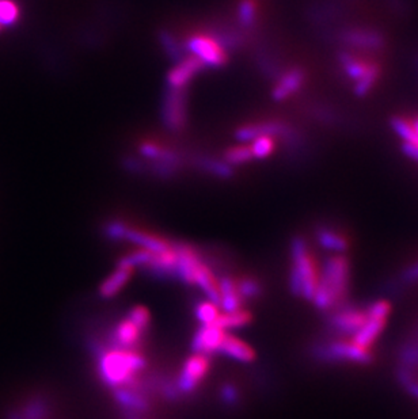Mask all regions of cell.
Listing matches in <instances>:
<instances>
[{
	"mask_svg": "<svg viewBox=\"0 0 418 419\" xmlns=\"http://www.w3.org/2000/svg\"><path fill=\"white\" fill-rule=\"evenodd\" d=\"M93 349L98 361L99 379L109 388L135 385L146 368V358L136 350L104 347L99 343Z\"/></svg>",
	"mask_w": 418,
	"mask_h": 419,
	"instance_id": "cell-1",
	"label": "cell"
},
{
	"mask_svg": "<svg viewBox=\"0 0 418 419\" xmlns=\"http://www.w3.org/2000/svg\"><path fill=\"white\" fill-rule=\"evenodd\" d=\"M352 282V265L346 254H332L321 270V280L312 303L323 313L348 303Z\"/></svg>",
	"mask_w": 418,
	"mask_h": 419,
	"instance_id": "cell-2",
	"label": "cell"
},
{
	"mask_svg": "<svg viewBox=\"0 0 418 419\" xmlns=\"http://www.w3.org/2000/svg\"><path fill=\"white\" fill-rule=\"evenodd\" d=\"M321 270L322 265L316 260L308 242L302 236L294 237L291 243V292L295 296L312 303L319 285Z\"/></svg>",
	"mask_w": 418,
	"mask_h": 419,
	"instance_id": "cell-3",
	"label": "cell"
},
{
	"mask_svg": "<svg viewBox=\"0 0 418 419\" xmlns=\"http://www.w3.org/2000/svg\"><path fill=\"white\" fill-rule=\"evenodd\" d=\"M312 355L327 364H348L367 367L375 362L374 349L364 347L348 337H333L316 343L312 349Z\"/></svg>",
	"mask_w": 418,
	"mask_h": 419,
	"instance_id": "cell-4",
	"label": "cell"
},
{
	"mask_svg": "<svg viewBox=\"0 0 418 419\" xmlns=\"http://www.w3.org/2000/svg\"><path fill=\"white\" fill-rule=\"evenodd\" d=\"M367 320V306L345 303L327 313V329L333 337H354Z\"/></svg>",
	"mask_w": 418,
	"mask_h": 419,
	"instance_id": "cell-5",
	"label": "cell"
},
{
	"mask_svg": "<svg viewBox=\"0 0 418 419\" xmlns=\"http://www.w3.org/2000/svg\"><path fill=\"white\" fill-rule=\"evenodd\" d=\"M391 312L392 305L386 299H378L367 305V320L360 331L352 338L364 347L374 349L388 324Z\"/></svg>",
	"mask_w": 418,
	"mask_h": 419,
	"instance_id": "cell-6",
	"label": "cell"
},
{
	"mask_svg": "<svg viewBox=\"0 0 418 419\" xmlns=\"http://www.w3.org/2000/svg\"><path fill=\"white\" fill-rule=\"evenodd\" d=\"M209 355L194 353L184 362L175 381L180 393H191L204 381L209 372Z\"/></svg>",
	"mask_w": 418,
	"mask_h": 419,
	"instance_id": "cell-7",
	"label": "cell"
},
{
	"mask_svg": "<svg viewBox=\"0 0 418 419\" xmlns=\"http://www.w3.org/2000/svg\"><path fill=\"white\" fill-rule=\"evenodd\" d=\"M340 39L348 48L356 52H380L386 46L384 35L372 28H349L341 32Z\"/></svg>",
	"mask_w": 418,
	"mask_h": 419,
	"instance_id": "cell-8",
	"label": "cell"
},
{
	"mask_svg": "<svg viewBox=\"0 0 418 419\" xmlns=\"http://www.w3.org/2000/svg\"><path fill=\"white\" fill-rule=\"evenodd\" d=\"M189 50L194 57L201 60L204 66L222 67L227 63V52L223 45L207 35H197L188 42Z\"/></svg>",
	"mask_w": 418,
	"mask_h": 419,
	"instance_id": "cell-9",
	"label": "cell"
},
{
	"mask_svg": "<svg viewBox=\"0 0 418 419\" xmlns=\"http://www.w3.org/2000/svg\"><path fill=\"white\" fill-rule=\"evenodd\" d=\"M177 251V269L175 277L182 280L188 285H194V278L202 260L196 249L187 243H174Z\"/></svg>",
	"mask_w": 418,
	"mask_h": 419,
	"instance_id": "cell-10",
	"label": "cell"
},
{
	"mask_svg": "<svg viewBox=\"0 0 418 419\" xmlns=\"http://www.w3.org/2000/svg\"><path fill=\"white\" fill-rule=\"evenodd\" d=\"M227 335V331L222 330L216 324H208V326H200V329L196 331L193 341H191V349L194 353L211 355L215 353H219L220 346Z\"/></svg>",
	"mask_w": 418,
	"mask_h": 419,
	"instance_id": "cell-11",
	"label": "cell"
},
{
	"mask_svg": "<svg viewBox=\"0 0 418 419\" xmlns=\"http://www.w3.org/2000/svg\"><path fill=\"white\" fill-rule=\"evenodd\" d=\"M164 121L173 130H181L187 122V97L182 90L170 88L164 101Z\"/></svg>",
	"mask_w": 418,
	"mask_h": 419,
	"instance_id": "cell-12",
	"label": "cell"
},
{
	"mask_svg": "<svg viewBox=\"0 0 418 419\" xmlns=\"http://www.w3.org/2000/svg\"><path fill=\"white\" fill-rule=\"evenodd\" d=\"M375 63L377 61L368 59L364 53L352 52V50H342L339 53L340 68L343 75L353 83H357L361 77H364Z\"/></svg>",
	"mask_w": 418,
	"mask_h": 419,
	"instance_id": "cell-13",
	"label": "cell"
},
{
	"mask_svg": "<svg viewBox=\"0 0 418 419\" xmlns=\"http://www.w3.org/2000/svg\"><path fill=\"white\" fill-rule=\"evenodd\" d=\"M315 237L322 249L333 254H346L350 247V239L348 233L339 227L319 226L315 231Z\"/></svg>",
	"mask_w": 418,
	"mask_h": 419,
	"instance_id": "cell-14",
	"label": "cell"
},
{
	"mask_svg": "<svg viewBox=\"0 0 418 419\" xmlns=\"http://www.w3.org/2000/svg\"><path fill=\"white\" fill-rule=\"evenodd\" d=\"M143 331L128 318H124L118 322L113 329L111 343L112 347L125 349V350H136V347L142 342Z\"/></svg>",
	"mask_w": 418,
	"mask_h": 419,
	"instance_id": "cell-15",
	"label": "cell"
},
{
	"mask_svg": "<svg viewBox=\"0 0 418 419\" xmlns=\"http://www.w3.org/2000/svg\"><path fill=\"white\" fill-rule=\"evenodd\" d=\"M115 402L129 413H144L150 409V402L142 392L139 384L129 387H121L114 389Z\"/></svg>",
	"mask_w": 418,
	"mask_h": 419,
	"instance_id": "cell-16",
	"label": "cell"
},
{
	"mask_svg": "<svg viewBox=\"0 0 418 419\" xmlns=\"http://www.w3.org/2000/svg\"><path fill=\"white\" fill-rule=\"evenodd\" d=\"M305 83V72L302 68H291L278 79L273 88L272 97L274 101L281 102L295 95Z\"/></svg>",
	"mask_w": 418,
	"mask_h": 419,
	"instance_id": "cell-17",
	"label": "cell"
},
{
	"mask_svg": "<svg viewBox=\"0 0 418 419\" xmlns=\"http://www.w3.org/2000/svg\"><path fill=\"white\" fill-rule=\"evenodd\" d=\"M204 67H205L204 63L194 56H189V57L184 59L169 72L167 81H169L170 88L182 90Z\"/></svg>",
	"mask_w": 418,
	"mask_h": 419,
	"instance_id": "cell-18",
	"label": "cell"
},
{
	"mask_svg": "<svg viewBox=\"0 0 418 419\" xmlns=\"http://www.w3.org/2000/svg\"><path fill=\"white\" fill-rule=\"evenodd\" d=\"M135 269L126 265H122L118 262V266L115 267L113 273L101 284L99 286V295L104 299H112L117 296L129 282V280L133 275Z\"/></svg>",
	"mask_w": 418,
	"mask_h": 419,
	"instance_id": "cell-19",
	"label": "cell"
},
{
	"mask_svg": "<svg viewBox=\"0 0 418 419\" xmlns=\"http://www.w3.org/2000/svg\"><path fill=\"white\" fill-rule=\"evenodd\" d=\"M219 353L226 355L228 358L236 360L243 364H250V362L256 361V358H257L256 350L249 343L245 342L243 340H239L231 334L226 335L225 341L220 346Z\"/></svg>",
	"mask_w": 418,
	"mask_h": 419,
	"instance_id": "cell-20",
	"label": "cell"
},
{
	"mask_svg": "<svg viewBox=\"0 0 418 419\" xmlns=\"http://www.w3.org/2000/svg\"><path fill=\"white\" fill-rule=\"evenodd\" d=\"M194 285H197L208 300L216 303H220V282L219 278L215 275V273L205 265L204 262L198 267L194 278Z\"/></svg>",
	"mask_w": 418,
	"mask_h": 419,
	"instance_id": "cell-21",
	"label": "cell"
},
{
	"mask_svg": "<svg viewBox=\"0 0 418 419\" xmlns=\"http://www.w3.org/2000/svg\"><path fill=\"white\" fill-rule=\"evenodd\" d=\"M220 282V303L222 312H232L243 308V298L238 289V284L231 277L219 278Z\"/></svg>",
	"mask_w": 418,
	"mask_h": 419,
	"instance_id": "cell-22",
	"label": "cell"
},
{
	"mask_svg": "<svg viewBox=\"0 0 418 419\" xmlns=\"http://www.w3.org/2000/svg\"><path fill=\"white\" fill-rule=\"evenodd\" d=\"M250 322H251V313L247 309L242 308V309L232 311V312H222L215 324L218 327H220L222 330L228 331V330L245 327Z\"/></svg>",
	"mask_w": 418,
	"mask_h": 419,
	"instance_id": "cell-23",
	"label": "cell"
},
{
	"mask_svg": "<svg viewBox=\"0 0 418 419\" xmlns=\"http://www.w3.org/2000/svg\"><path fill=\"white\" fill-rule=\"evenodd\" d=\"M392 130L403 140V143L418 144V135L413 125V119H409L403 115H394L390 121Z\"/></svg>",
	"mask_w": 418,
	"mask_h": 419,
	"instance_id": "cell-24",
	"label": "cell"
},
{
	"mask_svg": "<svg viewBox=\"0 0 418 419\" xmlns=\"http://www.w3.org/2000/svg\"><path fill=\"white\" fill-rule=\"evenodd\" d=\"M380 77H381V66L377 61L364 77L353 84L354 95L359 98L367 97L374 90V87L378 84Z\"/></svg>",
	"mask_w": 418,
	"mask_h": 419,
	"instance_id": "cell-25",
	"label": "cell"
},
{
	"mask_svg": "<svg viewBox=\"0 0 418 419\" xmlns=\"http://www.w3.org/2000/svg\"><path fill=\"white\" fill-rule=\"evenodd\" d=\"M222 313V309L220 306L211 302V300H202L200 303H197L196 305V309H194V315H196V319L200 322L201 326H208V324H215L219 315Z\"/></svg>",
	"mask_w": 418,
	"mask_h": 419,
	"instance_id": "cell-26",
	"label": "cell"
},
{
	"mask_svg": "<svg viewBox=\"0 0 418 419\" xmlns=\"http://www.w3.org/2000/svg\"><path fill=\"white\" fill-rule=\"evenodd\" d=\"M238 284V289L240 292V296L243 298V300H253L261 296L263 293V285L260 281H257L256 278L251 277H245L236 281Z\"/></svg>",
	"mask_w": 418,
	"mask_h": 419,
	"instance_id": "cell-27",
	"label": "cell"
},
{
	"mask_svg": "<svg viewBox=\"0 0 418 419\" xmlns=\"http://www.w3.org/2000/svg\"><path fill=\"white\" fill-rule=\"evenodd\" d=\"M126 318L133 322L143 333L150 327L151 323V313L147 306L144 305H135L129 309Z\"/></svg>",
	"mask_w": 418,
	"mask_h": 419,
	"instance_id": "cell-28",
	"label": "cell"
},
{
	"mask_svg": "<svg viewBox=\"0 0 418 419\" xmlns=\"http://www.w3.org/2000/svg\"><path fill=\"white\" fill-rule=\"evenodd\" d=\"M416 284H418V258L403 267L397 280V285L399 288L413 286Z\"/></svg>",
	"mask_w": 418,
	"mask_h": 419,
	"instance_id": "cell-29",
	"label": "cell"
},
{
	"mask_svg": "<svg viewBox=\"0 0 418 419\" xmlns=\"http://www.w3.org/2000/svg\"><path fill=\"white\" fill-rule=\"evenodd\" d=\"M276 140L272 136H260L254 139V143L251 146L253 156L258 159H265L270 153L274 151Z\"/></svg>",
	"mask_w": 418,
	"mask_h": 419,
	"instance_id": "cell-30",
	"label": "cell"
},
{
	"mask_svg": "<svg viewBox=\"0 0 418 419\" xmlns=\"http://www.w3.org/2000/svg\"><path fill=\"white\" fill-rule=\"evenodd\" d=\"M19 10L12 0H0V29L18 19Z\"/></svg>",
	"mask_w": 418,
	"mask_h": 419,
	"instance_id": "cell-31",
	"label": "cell"
},
{
	"mask_svg": "<svg viewBox=\"0 0 418 419\" xmlns=\"http://www.w3.org/2000/svg\"><path fill=\"white\" fill-rule=\"evenodd\" d=\"M253 157L254 156L251 151V146H238L228 150L226 153V160L231 164H242L251 160Z\"/></svg>",
	"mask_w": 418,
	"mask_h": 419,
	"instance_id": "cell-32",
	"label": "cell"
},
{
	"mask_svg": "<svg viewBox=\"0 0 418 419\" xmlns=\"http://www.w3.org/2000/svg\"><path fill=\"white\" fill-rule=\"evenodd\" d=\"M239 14H240V21L245 25L254 23L257 19V15H258L257 1L256 0H242Z\"/></svg>",
	"mask_w": 418,
	"mask_h": 419,
	"instance_id": "cell-33",
	"label": "cell"
},
{
	"mask_svg": "<svg viewBox=\"0 0 418 419\" xmlns=\"http://www.w3.org/2000/svg\"><path fill=\"white\" fill-rule=\"evenodd\" d=\"M220 399H222L223 403H226L229 407L236 406L239 403V399H240L239 389L232 384H225L220 389Z\"/></svg>",
	"mask_w": 418,
	"mask_h": 419,
	"instance_id": "cell-34",
	"label": "cell"
},
{
	"mask_svg": "<svg viewBox=\"0 0 418 419\" xmlns=\"http://www.w3.org/2000/svg\"><path fill=\"white\" fill-rule=\"evenodd\" d=\"M402 151H403V153H405L408 157H410V159H413V160L418 162V144L403 143V144H402Z\"/></svg>",
	"mask_w": 418,
	"mask_h": 419,
	"instance_id": "cell-35",
	"label": "cell"
}]
</instances>
